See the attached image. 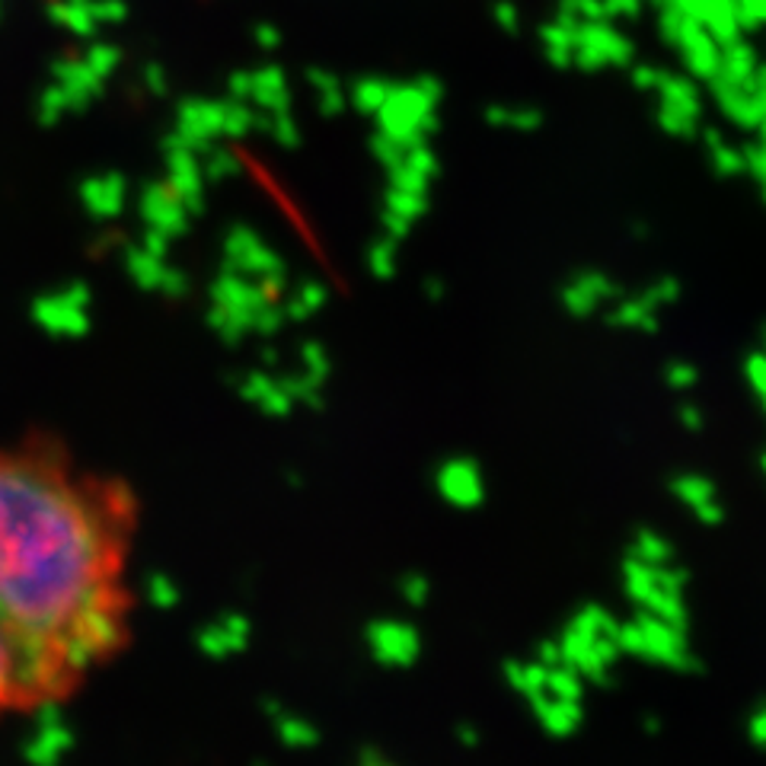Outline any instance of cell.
<instances>
[{
  "label": "cell",
  "mask_w": 766,
  "mask_h": 766,
  "mask_svg": "<svg viewBox=\"0 0 766 766\" xmlns=\"http://www.w3.org/2000/svg\"><path fill=\"white\" fill-rule=\"evenodd\" d=\"M390 93H393V84H386V81H361V84L351 89V99H355V106L361 112L378 116L383 109V103L390 99Z\"/></svg>",
  "instance_id": "obj_7"
},
{
  "label": "cell",
  "mask_w": 766,
  "mask_h": 766,
  "mask_svg": "<svg viewBox=\"0 0 766 766\" xmlns=\"http://www.w3.org/2000/svg\"><path fill=\"white\" fill-rule=\"evenodd\" d=\"M224 255H227L230 272L253 278L259 288H262V282H275L282 275V262H278L275 250L250 227L230 230V237L224 240Z\"/></svg>",
  "instance_id": "obj_3"
},
{
  "label": "cell",
  "mask_w": 766,
  "mask_h": 766,
  "mask_svg": "<svg viewBox=\"0 0 766 766\" xmlns=\"http://www.w3.org/2000/svg\"><path fill=\"white\" fill-rule=\"evenodd\" d=\"M176 137L192 151H205L217 137H227V103L189 99L176 116Z\"/></svg>",
  "instance_id": "obj_5"
},
{
  "label": "cell",
  "mask_w": 766,
  "mask_h": 766,
  "mask_svg": "<svg viewBox=\"0 0 766 766\" xmlns=\"http://www.w3.org/2000/svg\"><path fill=\"white\" fill-rule=\"evenodd\" d=\"M137 208H141V217H144V227H147V240H154V243H167L170 237L185 234L189 217L195 214L167 182L147 185Z\"/></svg>",
  "instance_id": "obj_4"
},
{
  "label": "cell",
  "mask_w": 766,
  "mask_h": 766,
  "mask_svg": "<svg viewBox=\"0 0 766 766\" xmlns=\"http://www.w3.org/2000/svg\"><path fill=\"white\" fill-rule=\"evenodd\" d=\"M316 99L323 103V109H339L345 103V89H342L333 77H316Z\"/></svg>",
  "instance_id": "obj_8"
},
{
  "label": "cell",
  "mask_w": 766,
  "mask_h": 766,
  "mask_svg": "<svg viewBox=\"0 0 766 766\" xmlns=\"http://www.w3.org/2000/svg\"><path fill=\"white\" fill-rule=\"evenodd\" d=\"M751 167H754L757 179L764 182V189H766V147L764 151H754V157H751Z\"/></svg>",
  "instance_id": "obj_11"
},
{
  "label": "cell",
  "mask_w": 766,
  "mask_h": 766,
  "mask_svg": "<svg viewBox=\"0 0 766 766\" xmlns=\"http://www.w3.org/2000/svg\"><path fill=\"white\" fill-rule=\"evenodd\" d=\"M84 195L86 212L96 217H116L125 208L128 202V185L122 182V176H93L81 189Z\"/></svg>",
  "instance_id": "obj_6"
},
{
  "label": "cell",
  "mask_w": 766,
  "mask_h": 766,
  "mask_svg": "<svg viewBox=\"0 0 766 766\" xmlns=\"http://www.w3.org/2000/svg\"><path fill=\"white\" fill-rule=\"evenodd\" d=\"M434 106H438V86L426 84V81L393 86L390 99L378 112L381 134L386 141H399V144L426 141L431 122H434Z\"/></svg>",
  "instance_id": "obj_2"
},
{
  "label": "cell",
  "mask_w": 766,
  "mask_h": 766,
  "mask_svg": "<svg viewBox=\"0 0 766 766\" xmlns=\"http://www.w3.org/2000/svg\"><path fill=\"white\" fill-rule=\"evenodd\" d=\"M371 262H374V272L378 275H390L393 272V247L390 243H378L371 250Z\"/></svg>",
  "instance_id": "obj_9"
},
{
  "label": "cell",
  "mask_w": 766,
  "mask_h": 766,
  "mask_svg": "<svg viewBox=\"0 0 766 766\" xmlns=\"http://www.w3.org/2000/svg\"><path fill=\"white\" fill-rule=\"evenodd\" d=\"M128 486L45 441L0 444V722L55 709L125 651Z\"/></svg>",
  "instance_id": "obj_1"
},
{
  "label": "cell",
  "mask_w": 766,
  "mask_h": 766,
  "mask_svg": "<svg viewBox=\"0 0 766 766\" xmlns=\"http://www.w3.org/2000/svg\"><path fill=\"white\" fill-rule=\"evenodd\" d=\"M607 13H633L638 7V0H600Z\"/></svg>",
  "instance_id": "obj_10"
}]
</instances>
